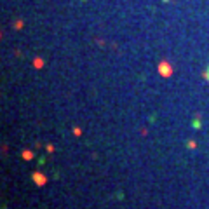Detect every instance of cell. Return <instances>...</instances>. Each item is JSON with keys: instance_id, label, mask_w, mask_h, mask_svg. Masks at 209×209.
I'll use <instances>...</instances> for the list:
<instances>
[{"instance_id": "obj_3", "label": "cell", "mask_w": 209, "mask_h": 209, "mask_svg": "<svg viewBox=\"0 0 209 209\" xmlns=\"http://www.w3.org/2000/svg\"><path fill=\"white\" fill-rule=\"evenodd\" d=\"M186 147H188V148H192V150H193V148L197 147V143H195V141H188V143H186Z\"/></svg>"}, {"instance_id": "obj_4", "label": "cell", "mask_w": 209, "mask_h": 209, "mask_svg": "<svg viewBox=\"0 0 209 209\" xmlns=\"http://www.w3.org/2000/svg\"><path fill=\"white\" fill-rule=\"evenodd\" d=\"M45 150H47L49 154H52V152H54V147H52V145H47V147H45Z\"/></svg>"}, {"instance_id": "obj_1", "label": "cell", "mask_w": 209, "mask_h": 209, "mask_svg": "<svg viewBox=\"0 0 209 209\" xmlns=\"http://www.w3.org/2000/svg\"><path fill=\"white\" fill-rule=\"evenodd\" d=\"M31 179H33V183L37 185V186H44V185H47V181H49L45 174H42V172H38V171H35L31 174Z\"/></svg>"}, {"instance_id": "obj_5", "label": "cell", "mask_w": 209, "mask_h": 209, "mask_svg": "<svg viewBox=\"0 0 209 209\" xmlns=\"http://www.w3.org/2000/svg\"><path fill=\"white\" fill-rule=\"evenodd\" d=\"M73 134H75V136H80L82 133H80V129H79V127H75V129H73Z\"/></svg>"}, {"instance_id": "obj_2", "label": "cell", "mask_w": 209, "mask_h": 209, "mask_svg": "<svg viewBox=\"0 0 209 209\" xmlns=\"http://www.w3.org/2000/svg\"><path fill=\"white\" fill-rule=\"evenodd\" d=\"M21 159L23 160H33L35 159V154H33L31 150H23V152H21Z\"/></svg>"}]
</instances>
